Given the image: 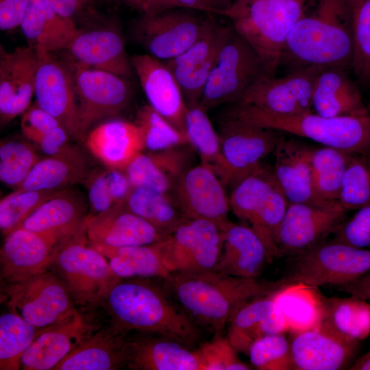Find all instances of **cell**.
Here are the masks:
<instances>
[{"label":"cell","mask_w":370,"mask_h":370,"mask_svg":"<svg viewBox=\"0 0 370 370\" xmlns=\"http://www.w3.org/2000/svg\"><path fill=\"white\" fill-rule=\"evenodd\" d=\"M142 278H120L107 291L100 306L110 325L121 334H153L193 348L201 338L199 326L173 303L164 285Z\"/></svg>","instance_id":"cell-1"},{"label":"cell","mask_w":370,"mask_h":370,"mask_svg":"<svg viewBox=\"0 0 370 370\" xmlns=\"http://www.w3.org/2000/svg\"><path fill=\"white\" fill-rule=\"evenodd\" d=\"M354 40L347 0H307L291 30L280 64L352 69Z\"/></svg>","instance_id":"cell-2"},{"label":"cell","mask_w":370,"mask_h":370,"mask_svg":"<svg viewBox=\"0 0 370 370\" xmlns=\"http://www.w3.org/2000/svg\"><path fill=\"white\" fill-rule=\"evenodd\" d=\"M162 280L168 292L191 320L214 334L222 332L243 304L271 294L287 284L284 278L262 281L215 270L175 272Z\"/></svg>","instance_id":"cell-3"},{"label":"cell","mask_w":370,"mask_h":370,"mask_svg":"<svg viewBox=\"0 0 370 370\" xmlns=\"http://www.w3.org/2000/svg\"><path fill=\"white\" fill-rule=\"evenodd\" d=\"M223 116L306 138L351 154L370 149V114L339 117H326L312 112L278 114L235 103L230 104Z\"/></svg>","instance_id":"cell-4"},{"label":"cell","mask_w":370,"mask_h":370,"mask_svg":"<svg viewBox=\"0 0 370 370\" xmlns=\"http://www.w3.org/2000/svg\"><path fill=\"white\" fill-rule=\"evenodd\" d=\"M307 0H252L225 14L234 31L260 56L267 71L274 75L287 37Z\"/></svg>","instance_id":"cell-5"},{"label":"cell","mask_w":370,"mask_h":370,"mask_svg":"<svg viewBox=\"0 0 370 370\" xmlns=\"http://www.w3.org/2000/svg\"><path fill=\"white\" fill-rule=\"evenodd\" d=\"M50 267L75 304L84 309L99 306L109 288L121 278L106 258L89 245L86 229L56 245Z\"/></svg>","instance_id":"cell-6"},{"label":"cell","mask_w":370,"mask_h":370,"mask_svg":"<svg viewBox=\"0 0 370 370\" xmlns=\"http://www.w3.org/2000/svg\"><path fill=\"white\" fill-rule=\"evenodd\" d=\"M230 210L261 238L272 258L279 257L278 228L288 201L273 170L260 166L233 186L229 196Z\"/></svg>","instance_id":"cell-7"},{"label":"cell","mask_w":370,"mask_h":370,"mask_svg":"<svg viewBox=\"0 0 370 370\" xmlns=\"http://www.w3.org/2000/svg\"><path fill=\"white\" fill-rule=\"evenodd\" d=\"M265 74L269 73L260 56L231 26L199 104L208 111L221 104L237 103Z\"/></svg>","instance_id":"cell-8"},{"label":"cell","mask_w":370,"mask_h":370,"mask_svg":"<svg viewBox=\"0 0 370 370\" xmlns=\"http://www.w3.org/2000/svg\"><path fill=\"white\" fill-rule=\"evenodd\" d=\"M3 302L8 309L38 328L62 322L78 310L56 273L47 271L15 282H3Z\"/></svg>","instance_id":"cell-9"},{"label":"cell","mask_w":370,"mask_h":370,"mask_svg":"<svg viewBox=\"0 0 370 370\" xmlns=\"http://www.w3.org/2000/svg\"><path fill=\"white\" fill-rule=\"evenodd\" d=\"M277 132L223 116L218 132L221 160L215 171L223 184L233 186L262 166L280 138Z\"/></svg>","instance_id":"cell-10"},{"label":"cell","mask_w":370,"mask_h":370,"mask_svg":"<svg viewBox=\"0 0 370 370\" xmlns=\"http://www.w3.org/2000/svg\"><path fill=\"white\" fill-rule=\"evenodd\" d=\"M287 283L339 286L370 272V249L354 247L331 241H323L294 256Z\"/></svg>","instance_id":"cell-11"},{"label":"cell","mask_w":370,"mask_h":370,"mask_svg":"<svg viewBox=\"0 0 370 370\" xmlns=\"http://www.w3.org/2000/svg\"><path fill=\"white\" fill-rule=\"evenodd\" d=\"M174 9L142 14L131 27L132 38L147 53L164 62L197 41L212 18Z\"/></svg>","instance_id":"cell-12"},{"label":"cell","mask_w":370,"mask_h":370,"mask_svg":"<svg viewBox=\"0 0 370 370\" xmlns=\"http://www.w3.org/2000/svg\"><path fill=\"white\" fill-rule=\"evenodd\" d=\"M68 62L73 71L83 142L95 123L119 115L129 106L133 90L129 79Z\"/></svg>","instance_id":"cell-13"},{"label":"cell","mask_w":370,"mask_h":370,"mask_svg":"<svg viewBox=\"0 0 370 370\" xmlns=\"http://www.w3.org/2000/svg\"><path fill=\"white\" fill-rule=\"evenodd\" d=\"M36 50V103L58 121L71 139L82 142L79 106L69 62L58 60L52 53Z\"/></svg>","instance_id":"cell-14"},{"label":"cell","mask_w":370,"mask_h":370,"mask_svg":"<svg viewBox=\"0 0 370 370\" xmlns=\"http://www.w3.org/2000/svg\"><path fill=\"white\" fill-rule=\"evenodd\" d=\"M346 212L339 202L288 203L277 232L280 255L295 256L324 241L345 221Z\"/></svg>","instance_id":"cell-15"},{"label":"cell","mask_w":370,"mask_h":370,"mask_svg":"<svg viewBox=\"0 0 370 370\" xmlns=\"http://www.w3.org/2000/svg\"><path fill=\"white\" fill-rule=\"evenodd\" d=\"M223 231L204 219H186L163 240L164 258L172 272L213 270L219 260Z\"/></svg>","instance_id":"cell-16"},{"label":"cell","mask_w":370,"mask_h":370,"mask_svg":"<svg viewBox=\"0 0 370 370\" xmlns=\"http://www.w3.org/2000/svg\"><path fill=\"white\" fill-rule=\"evenodd\" d=\"M323 68L310 66L291 70L280 77L265 74L249 87L237 103L278 114L312 112L314 86Z\"/></svg>","instance_id":"cell-17"},{"label":"cell","mask_w":370,"mask_h":370,"mask_svg":"<svg viewBox=\"0 0 370 370\" xmlns=\"http://www.w3.org/2000/svg\"><path fill=\"white\" fill-rule=\"evenodd\" d=\"M225 186L210 166L201 163L188 169L170 193L185 219L207 220L223 231L232 223Z\"/></svg>","instance_id":"cell-18"},{"label":"cell","mask_w":370,"mask_h":370,"mask_svg":"<svg viewBox=\"0 0 370 370\" xmlns=\"http://www.w3.org/2000/svg\"><path fill=\"white\" fill-rule=\"evenodd\" d=\"M231 27L211 18L208 27L185 51L165 62L177 79L187 107L199 103L203 90Z\"/></svg>","instance_id":"cell-19"},{"label":"cell","mask_w":370,"mask_h":370,"mask_svg":"<svg viewBox=\"0 0 370 370\" xmlns=\"http://www.w3.org/2000/svg\"><path fill=\"white\" fill-rule=\"evenodd\" d=\"M123 367L132 370H206V363L199 348L160 335L136 332L125 336Z\"/></svg>","instance_id":"cell-20"},{"label":"cell","mask_w":370,"mask_h":370,"mask_svg":"<svg viewBox=\"0 0 370 370\" xmlns=\"http://www.w3.org/2000/svg\"><path fill=\"white\" fill-rule=\"evenodd\" d=\"M290 342L294 370L346 369L359 343L323 323L311 330L293 333Z\"/></svg>","instance_id":"cell-21"},{"label":"cell","mask_w":370,"mask_h":370,"mask_svg":"<svg viewBox=\"0 0 370 370\" xmlns=\"http://www.w3.org/2000/svg\"><path fill=\"white\" fill-rule=\"evenodd\" d=\"M38 54L28 45L12 51L0 47V123L4 126L23 114L34 95Z\"/></svg>","instance_id":"cell-22"},{"label":"cell","mask_w":370,"mask_h":370,"mask_svg":"<svg viewBox=\"0 0 370 370\" xmlns=\"http://www.w3.org/2000/svg\"><path fill=\"white\" fill-rule=\"evenodd\" d=\"M86 235L90 245L110 247L149 245L168 236L128 210L125 202L95 215L89 214Z\"/></svg>","instance_id":"cell-23"},{"label":"cell","mask_w":370,"mask_h":370,"mask_svg":"<svg viewBox=\"0 0 370 370\" xmlns=\"http://www.w3.org/2000/svg\"><path fill=\"white\" fill-rule=\"evenodd\" d=\"M131 60L149 105L186 135L188 107L181 88L166 63L147 53L134 55Z\"/></svg>","instance_id":"cell-24"},{"label":"cell","mask_w":370,"mask_h":370,"mask_svg":"<svg viewBox=\"0 0 370 370\" xmlns=\"http://www.w3.org/2000/svg\"><path fill=\"white\" fill-rule=\"evenodd\" d=\"M0 251L3 282L24 280L46 271L52 262L58 241L23 228L5 236Z\"/></svg>","instance_id":"cell-25"},{"label":"cell","mask_w":370,"mask_h":370,"mask_svg":"<svg viewBox=\"0 0 370 370\" xmlns=\"http://www.w3.org/2000/svg\"><path fill=\"white\" fill-rule=\"evenodd\" d=\"M114 27L79 30L66 50L71 62L129 79L133 66L121 32Z\"/></svg>","instance_id":"cell-26"},{"label":"cell","mask_w":370,"mask_h":370,"mask_svg":"<svg viewBox=\"0 0 370 370\" xmlns=\"http://www.w3.org/2000/svg\"><path fill=\"white\" fill-rule=\"evenodd\" d=\"M88 204L80 193L70 188L62 190L42 203L15 229L49 236L59 243L85 230L89 216Z\"/></svg>","instance_id":"cell-27"},{"label":"cell","mask_w":370,"mask_h":370,"mask_svg":"<svg viewBox=\"0 0 370 370\" xmlns=\"http://www.w3.org/2000/svg\"><path fill=\"white\" fill-rule=\"evenodd\" d=\"M90 330L79 311L62 322L42 328L23 354L20 369L53 370L90 334Z\"/></svg>","instance_id":"cell-28"},{"label":"cell","mask_w":370,"mask_h":370,"mask_svg":"<svg viewBox=\"0 0 370 370\" xmlns=\"http://www.w3.org/2000/svg\"><path fill=\"white\" fill-rule=\"evenodd\" d=\"M312 149L297 140L283 137L276 144L273 152V172L288 203H334L321 201L315 194L311 167Z\"/></svg>","instance_id":"cell-29"},{"label":"cell","mask_w":370,"mask_h":370,"mask_svg":"<svg viewBox=\"0 0 370 370\" xmlns=\"http://www.w3.org/2000/svg\"><path fill=\"white\" fill-rule=\"evenodd\" d=\"M83 142L104 166L121 171L145 149L138 125L121 120L108 121L95 126Z\"/></svg>","instance_id":"cell-30"},{"label":"cell","mask_w":370,"mask_h":370,"mask_svg":"<svg viewBox=\"0 0 370 370\" xmlns=\"http://www.w3.org/2000/svg\"><path fill=\"white\" fill-rule=\"evenodd\" d=\"M271 260L264 243L248 225L232 222L223 230L221 255L213 270L256 279Z\"/></svg>","instance_id":"cell-31"},{"label":"cell","mask_w":370,"mask_h":370,"mask_svg":"<svg viewBox=\"0 0 370 370\" xmlns=\"http://www.w3.org/2000/svg\"><path fill=\"white\" fill-rule=\"evenodd\" d=\"M271 294L245 302L230 319L227 337L238 352L247 354L251 345L258 338L288 331Z\"/></svg>","instance_id":"cell-32"},{"label":"cell","mask_w":370,"mask_h":370,"mask_svg":"<svg viewBox=\"0 0 370 370\" xmlns=\"http://www.w3.org/2000/svg\"><path fill=\"white\" fill-rule=\"evenodd\" d=\"M312 101L314 112L326 117L370 114L348 70L341 67L323 69L316 80Z\"/></svg>","instance_id":"cell-33"},{"label":"cell","mask_w":370,"mask_h":370,"mask_svg":"<svg viewBox=\"0 0 370 370\" xmlns=\"http://www.w3.org/2000/svg\"><path fill=\"white\" fill-rule=\"evenodd\" d=\"M90 170L81 149L69 143L58 153L42 158L15 190H64L84 182Z\"/></svg>","instance_id":"cell-34"},{"label":"cell","mask_w":370,"mask_h":370,"mask_svg":"<svg viewBox=\"0 0 370 370\" xmlns=\"http://www.w3.org/2000/svg\"><path fill=\"white\" fill-rule=\"evenodd\" d=\"M21 27L29 45L50 53L66 50L79 31L44 0H30Z\"/></svg>","instance_id":"cell-35"},{"label":"cell","mask_w":370,"mask_h":370,"mask_svg":"<svg viewBox=\"0 0 370 370\" xmlns=\"http://www.w3.org/2000/svg\"><path fill=\"white\" fill-rule=\"evenodd\" d=\"M127 334L116 332L110 325L101 328L90 334L53 370H115L123 367Z\"/></svg>","instance_id":"cell-36"},{"label":"cell","mask_w":370,"mask_h":370,"mask_svg":"<svg viewBox=\"0 0 370 370\" xmlns=\"http://www.w3.org/2000/svg\"><path fill=\"white\" fill-rule=\"evenodd\" d=\"M271 295L292 333L311 330L321 324L325 297L317 286L301 282H290Z\"/></svg>","instance_id":"cell-37"},{"label":"cell","mask_w":370,"mask_h":370,"mask_svg":"<svg viewBox=\"0 0 370 370\" xmlns=\"http://www.w3.org/2000/svg\"><path fill=\"white\" fill-rule=\"evenodd\" d=\"M90 245L108 259L114 273L121 278L165 280L172 274L164 261L163 240L149 245L123 247Z\"/></svg>","instance_id":"cell-38"},{"label":"cell","mask_w":370,"mask_h":370,"mask_svg":"<svg viewBox=\"0 0 370 370\" xmlns=\"http://www.w3.org/2000/svg\"><path fill=\"white\" fill-rule=\"evenodd\" d=\"M128 210L150 223L164 234H171L185 219L171 193L132 187L125 201Z\"/></svg>","instance_id":"cell-39"},{"label":"cell","mask_w":370,"mask_h":370,"mask_svg":"<svg viewBox=\"0 0 370 370\" xmlns=\"http://www.w3.org/2000/svg\"><path fill=\"white\" fill-rule=\"evenodd\" d=\"M321 323L358 341L365 340L370 334V304L352 295L325 297Z\"/></svg>","instance_id":"cell-40"},{"label":"cell","mask_w":370,"mask_h":370,"mask_svg":"<svg viewBox=\"0 0 370 370\" xmlns=\"http://www.w3.org/2000/svg\"><path fill=\"white\" fill-rule=\"evenodd\" d=\"M352 155L325 146L312 149V182L319 200L339 202L345 173Z\"/></svg>","instance_id":"cell-41"},{"label":"cell","mask_w":370,"mask_h":370,"mask_svg":"<svg viewBox=\"0 0 370 370\" xmlns=\"http://www.w3.org/2000/svg\"><path fill=\"white\" fill-rule=\"evenodd\" d=\"M84 183L92 214L104 212L125 201L132 186L124 171L106 166L90 170Z\"/></svg>","instance_id":"cell-42"},{"label":"cell","mask_w":370,"mask_h":370,"mask_svg":"<svg viewBox=\"0 0 370 370\" xmlns=\"http://www.w3.org/2000/svg\"><path fill=\"white\" fill-rule=\"evenodd\" d=\"M42 328L10 310L0 317V369H20L21 359Z\"/></svg>","instance_id":"cell-43"},{"label":"cell","mask_w":370,"mask_h":370,"mask_svg":"<svg viewBox=\"0 0 370 370\" xmlns=\"http://www.w3.org/2000/svg\"><path fill=\"white\" fill-rule=\"evenodd\" d=\"M185 130L188 144L199 155L201 163L208 165L215 172L221 160L219 136L207 114V110L199 104L188 107Z\"/></svg>","instance_id":"cell-44"},{"label":"cell","mask_w":370,"mask_h":370,"mask_svg":"<svg viewBox=\"0 0 370 370\" xmlns=\"http://www.w3.org/2000/svg\"><path fill=\"white\" fill-rule=\"evenodd\" d=\"M354 40L352 70L363 86L370 84V0H347Z\"/></svg>","instance_id":"cell-45"},{"label":"cell","mask_w":370,"mask_h":370,"mask_svg":"<svg viewBox=\"0 0 370 370\" xmlns=\"http://www.w3.org/2000/svg\"><path fill=\"white\" fill-rule=\"evenodd\" d=\"M41 158L36 148L28 140L1 141V181L14 190L16 189Z\"/></svg>","instance_id":"cell-46"},{"label":"cell","mask_w":370,"mask_h":370,"mask_svg":"<svg viewBox=\"0 0 370 370\" xmlns=\"http://www.w3.org/2000/svg\"><path fill=\"white\" fill-rule=\"evenodd\" d=\"M135 123L140 130L145 149L149 152L188 144L187 136L149 104L138 108Z\"/></svg>","instance_id":"cell-47"},{"label":"cell","mask_w":370,"mask_h":370,"mask_svg":"<svg viewBox=\"0 0 370 370\" xmlns=\"http://www.w3.org/2000/svg\"><path fill=\"white\" fill-rule=\"evenodd\" d=\"M338 201L346 211L370 203V149L352 156Z\"/></svg>","instance_id":"cell-48"},{"label":"cell","mask_w":370,"mask_h":370,"mask_svg":"<svg viewBox=\"0 0 370 370\" xmlns=\"http://www.w3.org/2000/svg\"><path fill=\"white\" fill-rule=\"evenodd\" d=\"M61 190H14L4 197L0 201L2 234L5 236L14 230L42 203Z\"/></svg>","instance_id":"cell-49"},{"label":"cell","mask_w":370,"mask_h":370,"mask_svg":"<svg viewBox=\"0 0 370 370\" xmlns=\"http://www.w3.org/2000/svg\"><path fill=\"white\" fill-rule=\"evenodd\" d=\"M284 333L271 334L256 340L247 355L258 370L293 369L291 342Z\"/></svg>","instance_id":"cell-50"},{"label":"cell","mask_w":370,"mask_h":370,"mask_svg":"<svg viewBox=\"0 0 370 370\" xmlns=\"http://www.w3.org/2000/svg\"><path fill=\"white\" fill-rule=\"evenodd\" d=\"M132 187L170 193L174 184L163 173L150 153H138L125 169Z\"/></svg>","instance_id":"cell-51"},{"label":"cell","mask_w":370,"mask_h":370,"mask_svg":"<svg viewBox=\"0 0 370 370\" xmlns=\"http://www.w3.org/2000/svg\"><path fill=\"white\" fill-rule=\"evenodd\" d=\"M206 363V370H249L251 366L241 360L236 349L221 333L198 347Z\"/></svg>","instance_id":"cell-52"},{"label":"cell","mask_w":370,"mask_h":370,"mask_svg":"<svg viewBox=\"0 0 370 370\" xmlns=\"http://www.w3.org/2000/svg\"><path fill=\"white\" fill-rule=\"evenodd\" d=\"M333 241L361 249H370V203L357 209L333 234Z\"/></svg>","instance_id":"cell-53"},{"label":"cell","mask_w":370,"mask_h":370,"mask_svg":"<svg viewBox=\"0 0 370 370\" xmlns=\"http://www.w3.org/2000/svg\"><path fill=\"white\" fill-rule=\"evenodd\" d=\"M60 123L35 102L22 114L21 129L27 140L36 145L51 130Z\"/></svg>","instance_id":"cell-54"},{"label":"cell","mask_w":370,"mask_h":370,"mask_svg":"<svg viewBox=\"0 0 370 370\" xmlns=\"http://www.w3.org/2000/svg\"><path fill=\"white\" fill-rule=\"evenodd\" d=\"M30 0H0V29L10 31L21 27Z\"/></svg>","instance_id":"cell-55"},{"label":"cell","mask_w":370,"mask_h":370,"mask_svg":"<svg viewBox=\"0 0 370 370\" xmlns=\"http://www.w3.org/2000/svg\"><path fill=\"white\" fill-rule=\"evenodd\" d=\"M70 139L67 132L60 125L51 130L36 146L46 156H51L66 147L70 143Z\"/></svg>","instance_id":"cell-56"},{"label":"cell","mask_w":370,"mask_h":370,"mask_svg":"<svg viewBox=\"0 0 370 370\" xmlns=\"http://www.w3.org/2000/svg\"><path fill=\"white\" fill-rule=\"evenodd\" d=\"M56 12L75 21V18L90 10V0H44Z\"/></svg>","instance_id":"cell-57"},{"label":"cell","mask_w":370,"mask_h":370,"mask_svg":"<svg viewBox=\"0 0 370 370\" xmlns=\"http://www.w3.org/2000/svg\"><path fill=\"white\" fill-rule=\"evenodd\" d=\"M172 8H184L208 14H223L222 0H168Z\"/></svg>","instance_id":"cell-58"},{"label":"cell","mask_w":370,"mask_h":370,"mask_svg":"<svg viewBox=\"0 0 370 370\" xmlns=\"http://www.w3.org/2000/svg\"><path fill=\"white\" fill-rule=\"evenodd\" d=\"M337 287L341 291L370 304V272Z\"/></svg>","instance_id":"cell-59"},{"label":"cell","mask_w":370,"mask_h":370,"mask_svg":"<svg viewBox=\"0 0 370 370\" xmlns=\"http://www.w3.org/2000/svg\"><path fill=\"white\" fill-rule=\"evenodd\" d=\"M131 8L142 14L172 8L168 0H122Z\"/></svg>","instance_id":"cell-60"},{"label":"cell","mask_w":370,"mask_h":370,"mask_svg":"<svg viewBox=\"0 0 370 370\" xmlns=\"http://www.w3.org/2000/svg\"><path fill=\"white\" fill-rule=\"evenodd\" d=\"M351 370H370V349L358 358L349 368Z\"/></svg>","instance_id":"cell-61"},{"label":"cell","mask_w":370,"mask_h":370,"mask_svg":"<svg viewBox=\"0 0 370 370\" xmlns=\"http://www.w3.org/2000/svg\"><path fill=\"white\" fill-rule=\"evenodd\" d=\"M252 0H223V14L225 15L229 12L238 9Z\"/></svg>","instance_id":"cell-62"},{"label":"cell","mask_w":370,"mask_h":370,"mask_svg":"<svg viewBox=\"0 0 370 370\" xmlns=\"http://www.w3.org/2000/svg\"><path fill=\"white\" fill-rule=\"evenodd\" d=\"M367 108H368V110H369V113H370V102H369V106H367Z\"/></svg>","instance_id":"cell-63"}]
</instances>
